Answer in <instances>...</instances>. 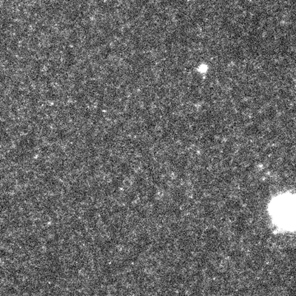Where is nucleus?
<instances>
[{"instance_id":"f257e3e1","label":"nucleus","mask_w":296,"mask_h":296,"mask_svg":"<svg viewBox=\"0 0 296 296\" xmlns=\"http://www.w3.org/2000/svg\"><path fill=\"white\" fill-rule=\"evenodd\" d=\"M273 216L277 222L286 228L296 226V199L283 197L277 200L273 207Z\"/></svg>"}]
</instances>
